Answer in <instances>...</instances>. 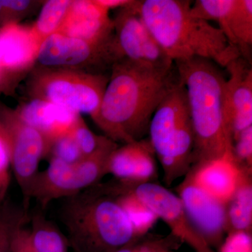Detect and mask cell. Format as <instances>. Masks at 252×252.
I'll use <instances>...</instances> for the list:
<instances>
[{
  "instance_id": "8fae6325",
  "label": "cell",
  "mask_w": 252,
  "mask_h": 252,
  "mask_svg": "<svg viewBox=\"0 0 252 252\" xmlns=\"http://www.w3.org/2000/svg\"><path fill=\"white\" fill-rule=\"evenodd\" d=\"M177 192L193 228L210 248H220L226 233L225 205L199 187L189 172Z\"/></svg>"
},
{
  "instance_id": "ba28073f",
  "label": "cell",
  "mask_w": 252,
  "mask_h": 252,
  "mask_svg": "<svg viewBox=\"0 0 252 252\" xmlns=\"http://www.w3.org/2000/svg\"><path fill=\"white\" fill-rule=\"evenodd\" d=\"M0 123L9 137L11 171L23 195V206L29 210L31 189L39 173V162L46 158L47 142L44 136L28 125L16 109L0 102Z\"/></svg>"
},
{
  "instance_id": "ffe728a7",
  "label": "cell",
  "mask_w": 252,
  "mask_h": 252,
  "mask_svg": "<svg viewBox=\"0 0 252 252\" xmlns=\"http://www.w3.org/2000/svg\"><path fill=\"white\" fill-rule=\"evenodd\" d=\"M226 233L245 231L252 233V170L244 169L238 188L225 205Z\"/></svg>"
},
{
  "instance_id": "2e32d148",
  "label": "cell",
  "mask_w": 252,
  "mask_h": 252,
  "mask_svg": "<svg viewBox=\"0 0 252 252\" xmlns=\"http://www.w3.org/2000/svg\"><path fill=\"white\" fill-rule=\"evenodd\" d=\"M155 156L149 139L118 147L107 162V174L132 186L152 182L157 174Z\"/></svg>"
},
{
  "instance_id": "d6a6232c",
  "label": "cell",
  "mask_w": 252,
  "mask_h": 252,
  "mask_svg": "<svg viewBox=\"0 0 252 252\" xmlns=\"http://www.w3.org/2000/svg\"><path fill=\"white\" fill-rule=\"evenodd\" d=\"M96 4L105 8L106 9H122L133 2L134 0H94Z\"/></svg>"
},
{
  "instance_id": "6da1fadb",
  "label": "cell",
  "mask_w": 252,
  "mask_h": 252,
  "mask_svg": "<svg viewBox=\"0 0 252 252\" xmlns=\"http://www.w3.org/2000/svg\"><path fill=\"white\" fill-rule=\"evenodd\" d=\"M178 80L175 65L157 69L119 60L111 68L100 107L93 121L116 143L142 140L149 133L159 104Z\"/></svg>"
},
{
  "instance_id": "83f0119b",
  "label": "cell",
  "mask_w": 252,
  "mask_h": 252,
  "mask_svg": "<svg viewBox=\"0 0 252 252\" xmlns=\"http://www.w3.org/2000/svg\"><path fill=\"white\" fill-rule=\"evenodd\" d=\"M11 149L9 137L0 123V202L7 198L11 182Z\"/></svg>"
},
{
  "instance_id": "d4e9b609",
  "label": "cell",
  "mask_w": 252,
  "mask_h": 252,
  "mask_svg": "<svg viewBox=\"0 0 252 252\" xmlns=\"http://www.w3.org/2000/svg\"><path fill=\"white\" fill-rule=\"evenodd\" d=\"M73 138L84 157H88L97 152L108 141L106 136L97 135L89 128L80 115L70 130Z\"/></svg>"
},
{
  "instance_id": "836d02e7",
  "label": "cell",
  "mask_w": 252,
  "mask_h": 252,
  "mask_svg": "<svg viewBox=\"0 0 252 252\" xmlns=\"http://www.w3.org/2000/svg\"><path fill=\"white\" fill-rule=\"evenodd\" d=\"M15 84L9 78L0 70V92L11 94L15 88Z\"/></svg>"
},
{
  "instance_id": "7c38bea8",
  "label": "cell",
  "mask_w": 252,
  "mask_h": 252,
  "mask_svg": "<svg viewBox=\"0 0 252 252\" xmlns=\"http://www.w3.org/2000/svg\"><path fill=\"white\" fill-rule=\"evenodd\" d=\"M129 186L158 219L168 225L172 234L182 243H187L196 252H214L193 228L177 195L154 182Z\"/></svg>"
},
{
  "instance_id": "f1b7e54d",
  "label": "cell",
  "mask_w": 252,
  "mask_h": 252,
  "mask_svg": "<svg viewBox=\"0 0 252 252\" xmlns=\"http://www.w3.org/2000/svg\"><path fill=\"white\" fill-rule=\"evenodd\" d=\"M233 157L240 166L252 169V126L240 132L233 142Z\"/></svg>"
},
{
  "instance_id": "3957f363",
  "label": "cell",
  "mask_w": 252,
  "mask_h": 252,
  "mask_svg": "<svg viewBox=\"0 0 252 252\" xmlns=\"http://www.w3.org/2000/svg\"><path fill=\"white\" fill-rule=\"evenodd\" d=\"M174 63L187 91L194 134L192 166L232 152L233 141L224 112L226 79L220 66L210 60L200 58Z\"/></svg>"
},
{
  "instance_id": "d6986e66",
  "label": "cell",
  "mask_w": 252,
  "mask_h": 252,
  "mask_svg": "<svg viewBox=\"0 0 252 252\" xmlns=\"http://www.w3.org/2000/svg\"><path fill=\"white\" fill-rule=\"evenodd\" d=\"M216 22L229 44L238 48L242 57L251 63L252 0H231Z\"/></svg>"
},
{
  "instance_id": "9a60e30c",
  "label": "cell",
  "mask_w": 252,
  "mask_h": 252,
  "mask_svg": "<svg viewBox=\"0 0 252 252\" xmlns=\"http://www.w3.org/2000/svg\"><path fill=\"white\" fill-rule=\"evenodd\" d=\"M57 33L93 44H105L114 38V20L109 10L94 0H72Z\"/></svg>"
},
{
  "instance_id": "cb8c5ba5",
  "label": "cell",
  "mask_w": 252,
  "mask_h": 252,
  "mask_svg": "<svg viewBox=\"0 0 252 252\" xmlns=\"http://www.w3.org/2000/svg\"><path fill=\"white\" fill-rule=\"evenodd\" d=\"M30 220L28 210L6 198L0 202V252H11L15 236Z\"/></svg>"
},
{
  "instance_id": "484cf974",
  "label": "cell",
  "mask_w": 252,
  "mask_h": 252,
  "mask_svg": "<svg viewBox=\"0 0 252 252\" xmlns=\"http://www.w3.org/2000/svg\"><path fill=\"white\" fill-rule=\"evenodd\" d=\"M47 158H54L68 164L80 162L84 156L70 132L58 137L50 144Z\"/></svg>"
},
{
  "instance_id": "603a6c76",
  "label": "cell",
  "mask_w": 252,
  "mask_h": 252,
  "mask_svg": "<svg viewBox=\"0 0 252 252\" xmlns=\"http://www.w3.org/2000/svg\"><path fill=\"white\" fill-rule=\"evenodd\" d=\"M72 0L44 1L37 20L31 25L32 31L39 45L50 36L57 33L67 16Z\"/></svg>"
},
{
  "instance_id": "52a82bcc",
  "label": "cell",
  "mask_w": 252,
  "mask_h": 252,
  "mask_svg": "<svg viewBox=\"0 0 252 252\" xmlns=\"http://www.w3.org/2000/svg\"><path fill=\"white\" fill-rule=\"evenodd\" d=\"M117 147V143L109 139L97 152L77 163L49 159V166L39 172L33 182L31 200L34 199L44 210L54 200L69 198L97 185L107 175L109 158Z\"/></svg>"
},
{
  "instance_id": "d590c367",
  "label": "cell",
  "mask_w": 252,
  "mask_h": 252,
  "mask_svg": "<svg viewBox=\"0 0 252 252\" xmlns=\"http://www.w3.org/2000/svg\"></svg>"
},
{
  "instance_id": "4dcf8cb0",
  "label": "cell",
  "mask_w": 252,
  "mask_h": 252,
  "mask_svg": "<svg viewBox=\"0 0 252 252\" xmlns=\"http://www.w3.org/2000/svg\"><path fill=\"white\" fill-rule=\"evenodd\" d=\"M220 252H252V233L235 231L228 236L220 247Z\"/></svg>"
},
{
  "instance_id": "f546056e",
  "label": "cell",
  "mask_w": 252,
  "mask_h": 252,
  "mask_svg": "<svg viewBox=\"0 0 252 252\" xmlns=\"http://www.w3.org/2000/svg\"><path fill=\"white\" fill-rule=\"evenodd\" d=\"M42 1L32 0H1L8 23H19L31 14Z\"/></svg>"
},
{
  "instance_id": "9c48e42d",
  "label": "cell",
  "mask_w": 252,
  "mask_h": 252,
  "mask_svg": "<svg viewBox=\"0 0 252 252\" xmlns=\"http://www.w3.org/2000/svg\"><path fill=\"white\" fill-rule=\"evenodd\" d=\"M122 59L114 36L109 42L97 44L55 33L41 44L36 65L103 73Z\"/></svg>"
},
{
  "instance_id": "7a4b0ae2",
  "label": "cell",
  "mask_w": 252,
  "mask_h": 252,
  "mask_svg": "<svg viewBox=\"0 0 252 252\" xmlns=\"http://www.w3.org/2000/svg\"><path fill=\"white\" fill-rule=\"evenodd\" d=\"M187 0L138 1L141 18L173 62L193 58L210 60L221 67L241 56L218 28L190 12Z\"/></svg>"
},
{
  "instance_id": "1f68e13d",
  "label": "cell",
  "mask_w": 252,
  "mask_h": 252,
  "mask_svg": "<svg viewBox=\"0 0 252 252\" xmlns=\"http://www.w3.org/2000/svg\"><path fill=\"white\" fill-rule=\"evenodd\" d=\"M11 252H33L30 245L28 229L23 228L18 232L13 241Z\"/></svg>"
},
{
  "instance_id": "30bf717a",
  "label": "cell",
  "mask_w": 252,
  "mask_h": 252,
  "mask_svg": "<svg viewBox=\"0 0 252 252\" xmlns=\"http://www.w3.org/2000/svg\"><path fill=\"white\" fill-rule=\"evenodd\" d=\"M138 1L122 8L114 18V39L123 59L157 68L169 69L175 63L165 54L141 18Z\"/></svg>"
},
{
  "instance_id": "4316f807",
  "label": "cell",
  "mask_w": 252,
  "mask_h": 252,
  "mask_svg": "<svg viewBox=\"0 0 252 252\" xmlns=\"http://www.w3.org/2000/svg\"><path fill=\"white\" fill-rule=\"evenodd\" d=\"M145 235L116 252H168L178 247L177 239L171 234L160 238H145Z\"/></svg>"
},
{
  "instance_id": "e0dca14e",
  "label": "cell",
  "mask_w": 252,
  "mask_h": 252,
  "mask_svg": "<svg viewBox=\"0 0 252 252\" xmlns=\"http://www.w3.org/2000/svg\"><path fill=\"white\" fill-rule=\"evenodd\" d=\"M244 169L230 152L218 158L193 165L188 172L199 187L226 205L238 188Z\"/></svg>"
},
{
  "instance_id": "8992f818",
  "label": "cell",
  "mask_w": 252,
  "mask_h": 252,
  "mask_svg": "<svg viewBox=\"0 0 252 252\" xmlns=\"http://www.w3.org/2000/svg\"><path fill=\"white\" fill-rule=\"evenodd\" d=\"M109 75L77 69L36 65L29 73L26 91L30 99H41L92 119L100 107Z\"/></svg>"
},
{
  "instance_id": "4fadbf2b",
  "label": "cell",
  "mask_w": 252,
  "mask_h": 252,
  "mask_svg": "<svg viewBox=\"0 0 252 252\" xmlns=\"http://www.w3.org/2000/svg\"><path fill=\"white\" fill-rule=\"evenodd\" d=\"M251 63L242 56L226 66L228 78L224 87L225 123L232 141L252 126V69Z\"/></svg>"
},
{
  "instance_id": "5b68a950",
  "label": "cell",
  "mask_w": 252,
  "mask_h": 252,
  "mask_svg": "<svg viewBox=\"0 0 252 252\" xmlns=\"http://www.w3.org/2000/svg\"><path fill=\"white\" fill-rule=\"evenodd\" d=\"M149 141L170 186L185 176L193 164L194 134L185 86L180 78L154 112Z\"/></svg>"
},
{
  "instance_id": "44dd1931",
  "label": "cell",
  "mask_w": 252,
  "mask_h": 252,
  "mask_svg": "<svg viewBox=\"0 0 252 252\" xmlns=\"http://www.w3.org/2000/svg\"><path fill=\"white\" fill-rule=\"evenodd\" d=\"M30 220L28 238L33 252H68L66 235L43 215L41 209L30 216Z\"/></svg>"
},
{
  "instance_id": "277c9868",
  "label": "cell",
  "mask_w": 252,
  "mask_h": 252,
  "mask_svg": "<svg viewBox=\"0 0 252 252\" xmlns=\"http://www.w3.org/2000/svg\"><path fill=\"white\" fill-rule=\"evenodd\" d=\"M59 215L73 252H116L137 239L113 183L63 199Z\"/></svg>"
},
{
  "instance_id": "ac0fdd59",
  "label": "cell",
  "mask_w": 252,
  "mask_h": 252,
  "mask_svg": "<svg viewBox=\"0 0 252 252\" xmlns=\"http://www.w3.org/2000/svg\"><path fill=\"white\" fill-rule=\"evenodd\" d=\"M15 109L25 122L44 136L49 148L53 141L70 132L81 115L58 104L37 99H30Z\"/></svg>"
},
{
  "instance_id": "e575fe53",
  "label": "cell",
  "mask_w": 252,
  "mask_h": 252,
  "mask_svg": "<svg viewBox=\"0 0 252 252\" xmlns=\"http://www.w3.org/2000/svg\"><path fill=\"white\" fill-rule=\"evenodd\" d=\"M6 24H7V23H6L4 6H3L2 4H1V1L0 0V26H2Z\"/></svg>"
},
{
  "instance_id": "5bb4252c",
  "label": "cell",
  "mask_w": 252,
  "mask_h": 252,
  "mask_svg": "<svg viewBox=\"0 0 252 252\" xmlns=\"http://www.w3.org/2000/svg\"><path fill=\"white\" fill-rule=\"evenodd\" d=\"M39 47L31 25L0 26V70L16 85L36 65Z\"/></svg>"
},
{
  "instance_id": "7402d4cb",
  "label": "cell",
  "mask_w": 252,
  "mask_h": 252,
  "mask_svg": "<svg viewBox=\"0 0 252 252\" xmlns=\"http://www.w3.org/2000/svg\"><path fill=\"white\" fill-rule=\"evenodd\" d=\"M114 185L118 203L130 220L136 238L147 235L158 217L135 195L130 186L119 181Z\"/></svg>"
}]
</instances>
